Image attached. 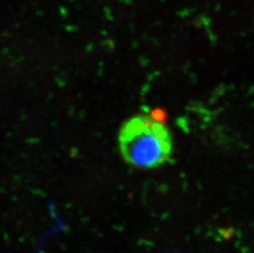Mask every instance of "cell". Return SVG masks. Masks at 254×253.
I'll use <instances>...</instances> for the list:
<instances>
[{"label": "cell", "instance_id": "1", "mask_svg": "<svg viewBox=\"0 0 254 253\" xmlns=\"http://www.w3.org/2000/svg\"><path fill=\"white\" fill-rule=\"evenodd\" d=\"M120 152L125 161L140 169H154L172 156L170 129L152 115H140L124 124L119 134Z\"/></svg>", "mask_w": 254, "mask_h": 253}]
</instances>
